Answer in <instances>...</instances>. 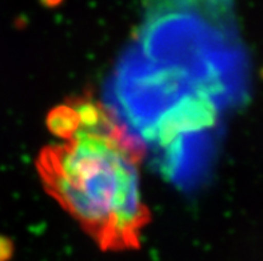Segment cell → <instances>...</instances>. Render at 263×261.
<instances>
[{"label": "cell", "instance_id": "cell-3", "mask_svg": "<svg viewBox=\"0 0 263 261\" xmlns=\"http://www.w3.org/2000/svg\"><path fill=\"white\" fill-rule=\"evenodd\" d=\"M46 123L48 131L64 142L73 139L80 128L79 116L68 103L51 109Z\"/></svg>", "mask_w": 263, "mask_h": 261}, {"label": "cell", "instance_id": "cell-2", "mask_svg": "<svg viewBox=\"0 0 263 261\" xmlns=\"http://www.w3.org/2000/svg\"><path fill=\"white\" fill-rule=\"evenodd\" d=\"M143 147L126 129L110 135L78 132L40 152L44 188L104 251L139 245L150 212L140 195Z\"/></svg>", "mask_w": 263, "mask_h": 261}, {"label": "cell", "instance_id": "cell-4", "mask_svg": "<svg viewBox=\"0 0 263 261\" xmlns=\"http://www.w3.org/2000/svg\"><path fill=\"white\" fill-rule=\"evenodd\" d=\"M13 255V243L6 236L0 235V261H8Z\"/></svg>", "mask_w": 263, "mask_h": 261}, {"label": "cell", "instance_id": "cell-1", "mask_svg": "<svg viewBox=\"0 0 263 261\" xmlns=\"http://www.w3.org/2000/svg\"><path fill=\"white\" fill-rule=\"evenodd\" d=\"M249 91L245 53L230 35L190 16L148 24L120 60L106 107L134 139L160 120L203 102L230 111Z\"/></svg>", "mask_w": 263, "mask_h": 261}]
</instances>
